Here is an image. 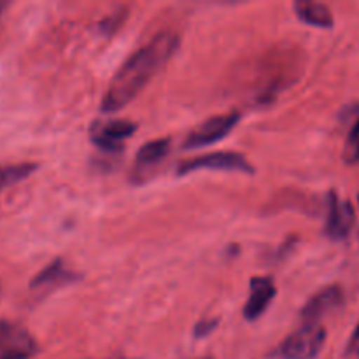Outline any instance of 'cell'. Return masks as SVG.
<instances>
[{
	"label": "cell",
	"mask_w": 359,
	"mask_h": 359,
	"mask_svg": "<svg viewBox=\"0 0 359 359\" xmlns=\"http://www.w3.org/2000/svg\"><path fill=\"white\" fill-rule=\"evenodd\" d=\"M354 209L351 202L340 200L335 191L328 196V217H326V235L333 241H342L354 226Z\"/></svg>",
	"instance_id": "cell-6"
},
{
	"label": "cell",
	"mask_w": 359,
	"mask_h": 359,
	"mask_svg": "<svg viewBox=\"0 0 359 359\" xmlns=\"http://www.w3.org/2000/svg\"><path fill=\"white\" fill-rule=\"evenodd\" d=\"M344 160L347 163H356V161H359V118L354 123L349 135H347L346 146H344Z\"/></svg>",
	"instance_id": "cell-14"
},
{
	"label": "cell",
	"mask_w": 359,
	"mask_h": 359,
	"mask_svg": "<svg viewBox=\"0 0 359 359\" xmlns=\"http://www.w3.org/2000/svg\"><path fill=\"white\" fill-rule=\"evenodd\" d=\"M35 353V342L34 339L27 340V342L14 344V346L6 347L0 351V359H30Z\"/></svg>",
	"instance_id": "cell-13"
},
{
	"label": "cell",
	"mask_w": 359,
	"mask_h": 359,
	"mask_svg": "<svg viewBox=\"0 0 359 359\" xmlns=\"http://www.w3.org/2000/svg\"><path fill=\"white\" fill-rule=\"evenodd\" d=\"M344 304V290L337 284L325 287L316 293L311 300L302 309V321L304 323H319V319L328 316L330 312L337 311Z\"/></svg>",
	"instance_id": "cell-7"
},
{
	"label": "cell",
	"mask_w": 359,
	"mask_h": 359,
	"mask_svg": "<svg viewBox=\"0 0 359 359\" xmlns=\"http://www.w3.org/2000/svg\"><path fill=\"white\" fill-rule=\"evenodd\" d=\"M6 7H7V2L0 0V16H2V13H4V9H6Z\"/></svg>",
	"instance_id": "cell-17"
},
{
	"label": "cell",
	"mask_w": 359,
	"mask_h": 359,
	"mask_svg": "<svg viewBox=\"0 0 359 359\" xmlns=\"http://www.w3.org/2000/svg\"><path fill=\"white\" fill-rule=\"evenodd\" d=\"M137 125L126 119H112V121H97L90 128V139L100 149L114 153L123 149V140L135 133Z\"/></svg>",
	"instance_id": "cell-5"
},
{
	"label": "cell",
	"mask_w": 359,
	"mask_h": 359,
	"mask_svg": "<svg viewBox=\"0 0 359 359\" xmlns=\"http://www.w3.org/2000/svg\"><path fill=\"white\" fill-rule=\"evenodd\" d=\"M217 323H219V319H202L200 323H196L195 330H193V333H195V337H198V339H203V337H209L210 333L214 332V330L217 328Z\"/></svg>",
	"instance_id": "cell-15"
},
{
	"label": "cell",
	"mask_w": 359,
	"mask_h": 359,
	"mask_svg": "<svg viewBox=\"0 0 359 359\" xmlns=\"http://www.w3.org/2000/svg\"><path fill=\"white\" fill-rule=\"evenodd\" d=\"M177 46V34L165 30L154 35L139 51L133 53L109 83L107 91L102 98V111L116 112L128 105L147 86L163 63H167V60L174 55Z\"/></svg>",
	"instance_id": "cell-1"
},
{
	"label": "cell",
	"mask_w": 359,
	"mask_h": 359,
	"mask_svg": "<svg viewBox=\"0 0 359 359\" xmlns=\"http://www.w3.org/2000/svg\"><path fill=\"white\" fill-rule=\"evenodd\" d=\"M35 170H37L35 163H14L0 167V191L30 177Z\"/></svg>",
	"instance_id": "cell-12"
},
{
	"label": "cell",
	"mask_w": 359,
	"mask_h": 359,
	"mask_svg": "<svg viewBox=\"0 0 359 359\" xmlns=\"http://www.w3.org/2000/svg\"><path fill=\"white\" fill-rule=\"evenodd\" d=\"M170 139H158L151 140V142L144 144L139 151H137L135 158V170H147L149 167H154L170 153Z\"/></svg>",
	"instance_id": "cell-10"
},
{
	"label": "cell",
	"mask_w": 359,
	"mask_h": 359,
	"mask_svg": "<svg viewBox=\"0 0 359 359\" xmlns=\"http://www.w3.org/2000/svg\"><path fill=\"white\" fill-rule=\"evenodd\" d=\"M326 344V328L321 323H304L287 335L277 349L279 359H316Z\"/></svg>",
	"instance_id": "cell-2"
},
{
	"label": "cell",
	"mask_w": 359,
	"mask_h": 359,
	"mask_svg": "<svg viewBox=\"0 0 359 359\" xmlns=\"http://www.w3.org/2000/svg\"><path fill=\"white\" fill-rule=\"evenodd\" d=\"M198 170H230V172H244V174H252L255 167L251 161L241 153H210L202 154V156L188 158L177 165V174L186 175Z\"/></svg>",
	"instance_id": "cell-3"
},
{
	"label": "cell",
	"mask_w": 359,
	"mask_h": 359,
	"mask_svg": "<svg viewBox=\"0 0 359 359\" xmlns=\"http://www.w3.org/2000/svg\"><path fill=\"white\" fill-rule=\"evenodd\" d=\"M203 359H209V358H203Z\"/></svg>",
	"instance_id": "cell-18"
},
{
	"label": "cell",
	"mask_w": 359,
	"mask_h": 359,
	"mask_svg": "<svg viewBox=\"0 0 359 359\" xmlns=\"http://www.w3.org/2000/svg\"><path fill=\"white\" fill-rule=\"evenodd\" d=\"M347 351H349L351 354H356V356H359V325L358 328L354 330L353 337H351V342L349 346H347Z\"/></svg>",
	"instance_id": "cell-16"
},
{
	"label": "cell",
	"mask_w": 359,
	"mask_h": 359,
	"mask_svg": "<svg viewBox=\"0 0 359 359\" xmlns=\"http://www.w3.org/2000/svg\"><path fill=\"white\" fill-rule=\"evenodd\" d=\"M249 286H251V294L244 305V318L248 321H256L265 314L269 305L273 302L277 287L270 277H252Z\"/></svg>",
	"instance_id": "cell-8"
},
{
	"label": "cell",
	"mask_w": 359,
	"mask_h": 359,
	"mask_svg": "<svg viewBox=\"0 0 359 359\" xmlns=\"http://www.w3.org/2000/svg\"><path fill=\"white\" fill-rule=\"evenodd\" d=\"M294 13L304 23L319 28H332L335 20L328 6L314 0H298L294 2Z\"/></svg>",
	"instance_id": "cell-9"
},
{
	"label": "cell",
	"mask_w": 359,
	"mask_h": 359,
	"mask_svg": "<svg viewBox=\"0 0 359 359\" xmlns=\"http://www.w3.org/2000/svg\"><path fill=\"white\" fill-rule=\"evenodd\" d=\"M79 279V276L70 270L65 269V263L62 259H55V262L49 263L42 272H39L37 276L32 280V287H42V286H56V284H67L72 283V280Z\"/></svg>",
	"instance_id": "cell-11"
},
{
	"label": "cell",
	"mask_w": 359,
	"mask_h": 359,
	"mask_svg": "<svg viewBox=\"0 0 359 359\" xmlns=\"http://www.w3.org/2000/svg\"><path fill=\"white\" fill-rule=\"evenodd\" d=\"M238 121H241L238 112L212 116L188 133V137L182 142V147L184 149H198V147L210 146V144L224 139L237 126Z\"/></svg>",
	"instance_id": "cell-4"
}]
</instances>
